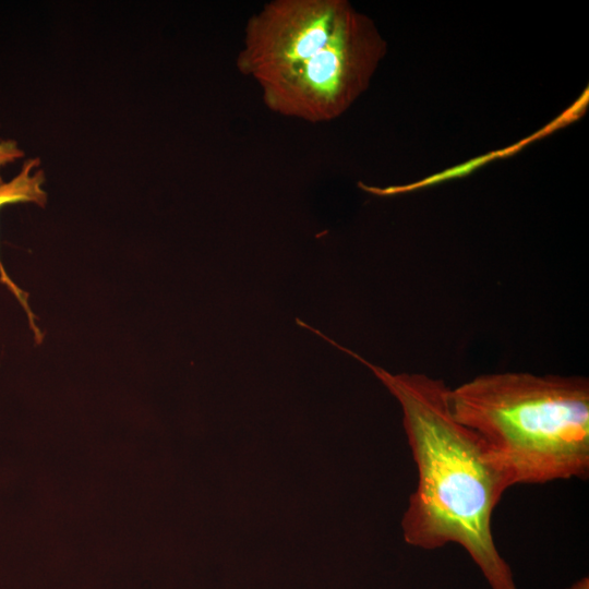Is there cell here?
<instances>
[{"mask_svg": "<svg viewBox=\"0 0 589 589\" xmlns=\"http://www.w3.org/2000/svg\"><path fill=\"white\" fill-rule=\"evenodd\" d=\"M324 340L366 365L400 405L418 473L401 519L405 541L422 550L458 544L492 589H517L492 533L493 512L508 488L480 438L453 417L449 387L423 373L393 374Z\"/></svg>", "mask_w": 589, "mask_h": 589, "instance_id": "6da1fadb", "label": "cell"}, {"mask_svg": "<svg viewBox=\"0 0 589 589\" xmlns=\"http://www.w3.org/2000/svg\"><path fill=\"white\" fill-rule=\"evenodd\" d=\"M453 417L482 442L507 488L589 476V382L502 372L448 388Z\"/></svg>", "mask_w": 589, "mask_h": 589, "instance_id": "7a4b0ae2", "label": "cell"}, {"mask_svg": "<svg viewBox=\"0 0 589 589\" xmlns=\"http://www.w3.org/2000/svg\"><path fill=\"white\" fill-rule=\"evenodd\" d=\"M386 53L373 21L354 9L330 43L297 69L261 86L275 113L311 123L341 116L368 88Z\"/></svg>", "mask_w": 589, "mask_h": 589, "instance_id": "3957f363", "label": "cell"}, {"mask_svg": "<svg viewBox=\"0 0 589 589\" xmlns=\"http://www.w3.org/2000/svg\"><path fill=\"white\" fill-rule=\"evenodd\" d=\"M346 0H274L245 26L237 67L260 86L324 49L352 11Z\"/></svg>", "mask_w": 589, "mask_h": 589, "instance_id": "277c9868", "label": "cell"}, {"mask_svg": "<svg viewBox=\"0 0 589 589\" xmlns=\"http://www.w3.org/2000/svg\"><path fill=\"white\" fill-rule=\"evenodd\" d=\"M40 159L31 158L24 161L20 172L8 182L0 184V208L9 204L32 203L45 207L48 202V193L44 190L46 176L39 168ZM0 281L14 294L27 316L29 327L36 344H40L44 338L36 317L27 302V293L19 288L9 277L0 260Z\"/></svg>", "mask_w": 589, "mask_h": 589, "instance_id": "5b68a950", "label": "cell"}, {"mask_svg": "<svg viewBox=\"0 0 589 589\" xmlns=\"http://www.w3.org/2000/svg\"><path fill=\"white\" fill-rule=\"evenodd\" d=\"M24 152L19 147L13 140H4L0 142V171L7 165L22 158ZM3 182L0 173V184Z\"/></svg>", "mask_w": 589, "mask_h": 589, "instance_id": "8992f818", "label": "cell"}, {"mask_svg": "<svg viewBox=\"0 0 589 589\" xmlns=\"http://www.w3.org/2000/svg\"><path fill=\"white\" fill-rule=\"evenodd\" d=\"M568 589H589L588 577H582L577 582L573 584Z\"/></svg>", "mask_w": 589, "mask_h": 589, "instance_id": "52a82bcc", "label": "cell"}]
</instances>
